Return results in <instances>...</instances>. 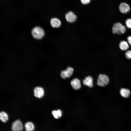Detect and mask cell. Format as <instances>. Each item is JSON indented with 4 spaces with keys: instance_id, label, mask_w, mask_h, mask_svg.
I'll return each instance as SVG.
<instances>
[{
    "instance_id": "4",
    "label": "cell",
    "mask_w": 131,
    "mask_h": 131,
    "mask_svg": "<svg viewBox=\"0 0 131 131\" xmlns=\"http://www.w3.org/2000/svg\"><path fill=\"white\" fill-rule=\"evenodd\" d=\"M65 18L67 22L72 23L76 21L77 19V16L74 12L70 11L66 14Z\"/></svg>"
},
{
    "instance_id": "11",
    "label": "cell",
    "mask_w": 131,
    "mask_h": 131,
    "mask_svg": "<svg viewBox=\"0 0 131 131\" xmlns=\"http://www.w3.org/2000/svg\"><path fill=\"white\" fill-rule=\"evenodd\" d=\"M83 84L89 87H91L93 86V79L90 76L86 77L83 81Z\"/></svg>"
},
{
    "instance_id": "3",
    "label": "cell",
    "mask_w": 131,
    "mask_h": 131,
    "mask_svg": "<svg viewBox=\"0 0 131 131\" xmlns=\"http://www.w3.org/2000/svg\"><path fill=\"white\" fill-rule=\"evenodd\" d=\"M32 34L35 38L40 39L44 36V32L43 29L39 27H36L34 28L32 31Z\"/></svg>"
},
{
    "instance_id": "16",
    "label": "cell",
    "mask_w": 131,
    "mask_h": 131,
    "mask_svg": "<svg viewBox=\"0 0 131 131\" xmlns=\"http://www.w3.org/2000/svg\"><path fill=\"white\" fill-rule=\"evenodd\" d=\"M0 120L4 123L6 122L8 119V116L5 112L2 111L0 113Z\"/></svg>"
},
{
    "instance_id": "7",
    "label": "cell",
    "mask_w": 131,
    "mask_h": 131,
    "mask_svg": "<svg viewBox=\"0 0 131 131\" xmlns=\"http://www.w3.org/2000/svg\"><path fill=\"white\" fill-rule=\"evenodd\" d=\"M120 11L123 14H126L129 12L130 10L129 5L127 3L123 2L121 3L119 6Z\"/></svg>"
},
{
    "instance_id": "14",
    "label": "cell",
    "mask_w": 131,
    "mask_h": 131,
    "mask_svg": "<svg viewBox=\"0 0 131 131\" xmlns=\"http://www.w3.org/2000/svg\"><path fill=\"white\" fill-rule=\"evenodd\" d=\"M25 127L26 131H33L34 128L33 124L30 122L26 123L25 124Z\"/></svg>"
},
{
    "instance_id": "15",
    "label": "cell",
    "mask_w": 131,
    "mask_h": 131,
    "mask_svg": "<svg viewBox=\"0 0 131 131\" xmlns=\"http://www.w3.org/2000/svg\"><path fill=\"white\" fill-rule=\"evenodd\" d=\"M52 113L54 117L56 119L59 118L62 116V112L60 110H53Z\"/></svg>"
},
{
    "instance_id": "13",
    "label": "cell",
    "mask_w": 131,
    "mask_h": 131,
    "mask_svg": "<svg viewBox=\"0 0 131 131\" xmlns=\"http://www.w3.org/2000/svg\"><path fill=\"white\" fill-rule=\"evenodd\" d=\"M120 93L122 96L124 98L128 97L130 94V91L129 90L124 88L121 89Z\"/></svg>"
},
{
    "instance_id": "1",
    "label": "cell",
    "mask_w": 131,
    "mask_h": 131,
    "mask_svg": "<svg viewBox=\"0 0 131 131\" xmlns=\"http://www.w3.org/2000/svg\"><path fill=\"white\" fill-rule=\"evenodd\" d=\"M126 31L125 26L119 22L115 23L112 27V32L114 34H120L124 33Z\"/></svg>"
},
{
    "instance_id": "12",
    "label": "cell",
    "mask_w": 131,
    "mask_h": 131,
    "mask_svg": "<svg viewBox=\"0 0 131 131\" xmlns=\"http://www.w3.org/2000/svg\"><path fill=\"white\" fill-rule=\"evenodd\" d=\"M119 46L120 49L123 51L127 50L129 48L128 42L125 41H121L119 43Z\"/></svg>"
},
{
    "instance_id": "20",
    "label": "cell",
    "mask_w": 131,
    "mask_h": 131,
    "mask_svg": "<svg viewBox=\"0 0 131 131\" xmlns=\"http://www.w3.org/2000/svg\"><path fill=\"white\" fill-rule=\"evenodd\" d=\"M128 42L131 46V36H129L127 38Z\"/></svg>"
},
{
    "instance_id": "6",
    "label": "cell",
    "mask_w": 131,
    "mask_h": 131,
    "mask_svg": "<svg viewBox=\"0 0 131 131\" xmlns=\"http://www.w3.org/2000/svg\"><path fill=\"white\" fill-rule=\"evenodd\" d=\"M12 129L13 131H21L23 126L21 122L17 120L14 122L12 125Z\"/></svg>"
},
{
    "instance_id": "2",
    "label": "cell",
    "mask_w": 131,
    "mask_h": 131,
    "mask_svg": "<svg viewBox=\"0 0 131 131\" xmlns=\"http://www.w3.org/2000/svg\"><path fill=\"white\" fill-rule=\"evenodd\" d=\"M109 82V79L106 75L100 74L97 80V84L99 86L104 87Z\"/></svg>"
},
{
    "instance_id": "18",
    "label": "cell",
    "mask_w": 131,
    "mask_h": 131,
    "mask_svg": "<svg viewBox=\"0 0 131 131\" xmlns=\"http://www.w3.org/2000/svg\"><path fill=\"white\" fill-rule=\"evenodd\" d=\"M126 57L128 59H131V50L127 51L125 54Z\"/></svg>"
},
{
    "instance_id": "10",
    "label": "cell",
    "mask_w": 131,
    "mask_h": 131,
    "mask_svg": "<svg viewBox=\"0 0 131 131\" xmlns=\"http://www.w3.org/2000/svg\"><path fill=\"white\" fill-rule=\"evenodd\" d=\"M70 83L72 87L75 90H78L81 87L80 81L77 78L74 79L71 81Z\"/></svg>"
},
{
    "instance_id": "19",
    "label": "cell",
    "mask_w": 131,
    "mask_h": 131,
    "mask_svg": "<svg viewBox=\"0 0 131 131\" xmlns=\"http://www.w3.org/2000/svg\"><path fill=\"white\" fill-rule=\"evenodd\" d=\"M80 1L83 4L87 5L89 3L91 0H80Z\"/></svg>"
},
{
    "instance_id": "9",
    "label": "cell",
    "mask_w": 131,
    "mask_h": 131,
    "mask_svg": "<svg viewBox=\"0 0 131 131\" xmlns=\"http://www.w3.org/2000/svg\"><path fill=\"white\" fill-rule=\"evenodd\" d=\"M34 95L35 97L40 98L42 97L44 95L43 89L40 87H36L34 90Z\"/></svg>"
},
{
    "instance_id": "17",
    "label": "cell",
    "mask_w": 131,
    "mask_h": 131,
    "mask_svg": "<svg viewBox=\"0 0 131 131\" xmlns=\"http://www.w3.org/2000/svg\"><path fill=\"white\" fill-rule=\"evenodd\" d=\"M126 26L129 28L131 29V19L128 18L127 19L125 22Z\"/></svg>"
},
{
    "instance_id": "8",
    "label": "cell",
    "mask_w": 131,
    "mask_h": 131,
    "mask_svg": "<svg viewBox=\"0 0 131 131\" xmlns=\"http://www.w3.org/2000/svg\"><path fill=\"white\" fill-rule=\"evenodd\" d=\"M50 24L52 27L55 28H58L61 25V22L58 18L53 17L50 20Z\"/></svg>"
},
{
    "instance_id": "5",
    "label": "cell",
    "mask_w": 131,
    "mask_h": 131,
    "mask_svg": "<svg viewBox=\"0 0 131 131\" xmlns=\"http://www.w3.org/2000/svg\"><path fill=\"white\" fill-rule=\"evenodd\" d=\"M73 72V69L72 67H69L66 69L61 72L60 76L64 79L68 78L72 75Z\"/></svg>"
}]
</instances>
